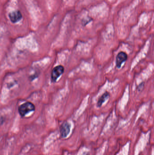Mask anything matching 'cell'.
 I'll list each match as a JSON object with an SVG mask.
<instances>
[{
	"mask_svg": "<svg viewBox=\"0 0 154 155\" xmlns=\"http://www.w3.org/2000/svg\"><path fill=\"white\" fill-rule=\"evenodd\" d=\"M35 107L31 102H28L22 104L19 107L18 109L20 115L24 117L28 113L35 110Z\"/></svg>",
	"mask_w": 154,
	"mask_h": 155,
	"instance_id": "1",
	"label": "cell"
},
{
	"mask_svg": "<svg viewBox=\"0 0 154 155\" xmlns=\"http://www.w3.org/2000/svg\"><path fill=\"white\" fill-rule=\"evenodd\" d=\"M64 72V68L62 65H58L55 67L51 73V81L55 83L59 77L62 75Z\"/></svg>",
	"mask_w": 154,
	"mask_h": 155,
	"instance_id": "2",
	"label": "cell"
},
{
	"mask_svg": "<svg viewBox=\"0 0 154 155\" xmlns=\"http://www.w3.org/2000/svg\"><path fill=\"white\" fill-rule=\"evenodd\" d=\"M71 130V125L67 122H64L61 125L60 128L61 137L65 138L68 136Z\"/></svg>",
	"mask_w": 154,
	"mask_h": 155,
	"instance_id": "3",
	"label": "cell"
},
{
	"mask_svg": "<svg viewBox=\"0 0 154 155\" xmlns=\"http://www.w3.org/2000/svg\"><path fill=\"white\" fill-rule=\"evenodd\" d=\"M128 59V55L124 52H120L118 54L116 59V65L117 68H120L123 63L126 62Z\"/></svg>",
	"mask_w": 154,
	"mask_h": 155,
	"instance_id": "4",
	"label": "cell"
},
{
	"mask_svg": "<svg viewBox=\"0 0 154 155\" xmlns=\"http://www.w3.org/2000/svg\"><path fill=\"white\" fill-rule=\"evenodd\" d=\"M9 17L12 23H15L21 20L22 15L20 11H16L10 13L9 15Z\"/></svg>",
	"mask_w": 154,
	"mask_h": 155,
	"instance_id": "5",
	"label": "cell"
},
{
	"mask_svg": "<svg viewBox=\"0 0 154 155\" xmlns=\"http://www.w3.org/2000/svg\"><path fill=\"white\" fill-rule=\"evenodd\" d=\"M110 97V94L108 92H106L104 93L102 96L99 98V99L98 101L97 102V107L99 108L101 107V106L103 104V103L106 101V100L109 98Z\"/></svg>",
	"mask_w": 154,
	"mask_h": 155,
	"instance_id": "6",
	"label": "cell"
}]
</instances>
